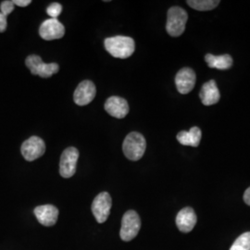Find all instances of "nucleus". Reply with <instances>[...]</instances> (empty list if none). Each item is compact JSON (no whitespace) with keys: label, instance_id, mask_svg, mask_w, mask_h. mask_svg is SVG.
<instances>
[{"label":"nucleus","instance_id":"obj_1","mask_svg":"<svg viewBox=\"0 0 250 250\" xmlns=\"http://www.w3.org/2000/svg\"><path fill=\"white\" fill-rule=\"evenodd\" d=\"M104 45L107 52L118 59H127L131 57L135 49L134 39L128 36L108 37L105 39Z\"/></svg>","mask_w":250,"mask_h":250},{"label":"nucleus","instance_id":"obj_2","mask_svg":"<svg viewBox=\"0 0 250 250\" xmlns=\"http://www.w3.org/2000/svg\"><path fill=\"white\" fill-rule=\"evenodd\" d=\"M146 142L143 134L132 132L125 137L123 144V150L125 157L130 161H139L145 154Z\"/></svg>","mask_w":250,"mask_h":250},{"label":"nucleus","instance_id":"obj_3","mask_svg":"<svg viewBox=\"0 0 250 250\" xmlns=\"http://www.w3.org/2000/svg\"><path fill=\"white\" fill-rule=\"evenodd\" d=\"M188 19V13L185 9L180 7L170 8L168 11V18L166 23L167 33L173 37H177L184 34Z\"/></svg>","mask_w":250,"mask_h":250},{"label":"nucleus","instance_id":"obj_4","mask_svg":"<svg viewBox=\"0 0 250 250\" xmlns=\"http://www.w3.org/2000/svg\"><path fill=\"white\" fill-rule=\"evenodd\" d=\"M25 64L33 75H38L42 78H49L60 70V66L57 63H45L37 55L28 56Z\"/></svg>","mask_w":250,"mask_h":250},{"label":"nucleus","instance_id":"obj_5","mask_svg":"<svg viewBox=\"0 0 250 250\" xmlns=\"http://www.w3.org/2000/svg\"><path fill=\"white\" fill-rule=\"evenodd\" d=\"M141 228V220L139 215L134 210H128L125 212L122 220V227L120 236L122 240L129 242L133 240L138 234Z\"/></svg>","mask_w":250,"mask_h":250},{"label":"nucleus","instance_id":"obj_6","mask_svg":"<svg viewBox=\"0 0 250 250\" xmlns=\"http://www.w3.org/2000/svg\"><path fill=\"white\" fill-rule=\"evenodd\" d=\"M78 159L79 151L73 146H70L63 151L60 162V173L63 178H71L75 174Z\"/></svg>","mask_w":250,"mask_h":250},{"label":"nucleus","instance_id":"obj_7","mask_svg":"<svg viewBox=\"0 0 250 250\" xmlns=\"http://www.w3.org/2000/svg\"><path fill=\"white\" fill-rule=\"evenodd\" d=\"M111 206L112 200L107 192H102L96 197L92 203V211L98 223L103 224L107 221Z\"/></svg>","mask_w":250,"mask_h":250},{"label":"nucleus","instance_id":"obj_8","mask_svg":"<svg viewBox=\"0 0 250 250\" xmlns=\"http://www.w3.org/2000/svg\"><path fill=\"white\" fill-rule=\"evenodd\" d=\"M21 152L26 161H36L45 154V142L38 136H32L22 143Z\"/></svg>","mask_w":250,"mask_h":250},{"label":"nucleus","instance_id":"obj_9","mask_svg":"<svg viewBox=\"0 0 250 250\" xmlns=\"http://www.w3.org/2000/svg\"><path fill=\"white\" fill-rule=\"evenodd\" d=\"M39 35L46 41L61 39L65 35V27L58 19H48L41 24Z\"/></svg>","mask_w":250,"mask_h":250},{"label":"nucleus","instance_id":"obj_10","mask_svg":"<svg viewBox=\"0 0 250 250\" xmlns=\"http://www.w3.org/2000/svg\"><path fill=\"white\" fill-rule=\"evenodd\" d=\"M96 85L89 80L83 81L73 94V100L78 106H85L91 103L96 97Z\"/></svg>","mask_w":250,"mask_h":250},{"label":"nucleus","instance_id":"obj_11","mask_svg":"<svg viewBox=\"0 0 250 250\" xmlns=\"http://www.w3.org/2000/svg\"><path fill=\"white\" fill-rule=\"evenodd\" d=\"M197 81L196 72L190 68L181 69L175 76V84L179 93L187 95L194 89Z\"/></svg>","mask_w":250,"mask_h":250},{"label":"nucleus","instance_id":"obj_12","mask_svg":"<svg viewBox=\"0 0 250 250\" xmlns=\"http://www.w3.org/2000/svg\"><path fill=\"white\" fill-rule=\"evenodd\" d=\"M37 221L46 227L53 226L58 221L59 209L53 205L36 207L34 210Z\"/></svg>","mask_w":250,"mask_h":250},{"label":"nucleus","instance_id":"obj_13","mask_svg":"<svg viewBox=\"0 0 250 250\" xmlns=\"http://www.w3.org/2000/svg\"><path fill=\"white\" fill-rule=\"evenodd\" d=\"M197 221L195 210L190 207H187L179 211L176 217V225L181 232L187 233L194 229L197 224Z\"/></svg>","mask_w":250,"mask_h":250},{"label":"nucleus","instance_id":"obj_14","mask_svg":"<svg viewBox=\"0 0 250 250\" xmlns=\"http://www.w3.org/2000/svg\"><path fill=\"white\" fill-rule=\"evenodd\" d=\"M105 109L110 116L124 119L129 113L128 102L120 97H111L105 103Z\"/></svg>","mask_w":250,"mask_h":250},{"label":"nucleus","instance_id":"obj_15","mask_svg":"<svg viewBox=\"0 0 250 250\" xmlns=\"http://www.w3.org/2000/svg\"><path fill=\"white\" fill-rule=\"evenodd\" d=\"M199 98L205 106H211L219 102L221 99V93L214 80L208 81L202 85Z\"/></svg>","mask_w":250,"mask_h":250},{"label":"nucleus","instance_id":"obj_16","mask_svg":"<svg viewBox=\"0 0 250 250\" xmlns=\"http://www.w3.org/2000/svg\"><path fill=\"white\" fill-rule=\"evenodd\" d=\"M202 133L201 130L195 126L192 127L189 131H182L177 134V140L179 143L183 146H191L194 147H197L199 146L201 140Z\"/></svg>","mask_w":250,"mask_h":250},{"label":"nucleus","instance_id":"obj_17","mask_svg":"<svg viewBox=\"0 0 250 250\" xmlns=\"http://www.w3.org/2000/svg\"><path fill=\"white\" fill-rule=\"evenodd\" d=\"M205 62L208 63V66L209 68L221 70V71L228 70L232 66V57L228 54L221 55V56L207 54L205 56Z\"/></svg>","mask_w":250,"mask_h":250},{"label":"nucleus","instance_id":"obj_18","mask_svg":"<svg viewBox=\"0 0 250 250\" xmlns=\"http://www.w3.org/2000/svg\"><path fill=\"white\" fill-rule=\"evenodd\" d=\"M189 7L197 9L198 11L211 10L218 7L220 4L219 0H188L187 1Z\"/></svg>","mask_w":250,"mask_h":250},{"label":"nucleus","instance_id":"obj_19","mask_svg":"<svg viewBox=\"0 0 250 250\" xmlns=\"http://www.w3.org/2000/svg\"><path fill=\"white\" fill-rule=\"evenodd\" d=\"M230 250H250V232L241 234L232 244Z\"/></svg>","mask_w":250,"mask_h":250},{"label":"nucleus","instance_id":"obj_20","mask_svg":"<svg viewBox=\"0 0 250 250\" xmlns=\"http://www.w3.org/2000/svg\"><path fill=\"white\" fill-rule=\"evenodd\" d=\"M62 6L60 3H52L47 9L46 13L48 16H50L51 19H57L62 13Z\"/></svg>","mask_w":250,"mask_h":250},{"label":"nucleus","instance_id":"obj_21","mask_svg":"<svg viewBox=\"0 0 250 250\" xmlns=\"http://www.w3.org/2000/svg\"><path fill=\"white\" fill-rule=\"evenodd\" d=\"M14 7H15V5H14V3H13V1H9V0H5V1H3L2 3H1V5H0V12L3 14V15H5L6 17H8L9 14L14 10Z\"/></svg>","mask_w":250,"mask_h":250},{"label":"nucleus","instance_id":"obj_22","mask_svg":"<svg viewBox=\"0 0 250 250\" xmlns=\"http://www.w3.org/2000/svg\"><path fill=\"white\" fill-rule=\"evenodd\" d=\"M5 15H3L1 12H0V33H4L7 29L8 26V21Z\"/></svg>","mask_w":250,"mask_h":250},{"label":"nucleus","instance_id":"obj_23","mask_svg":"<svg viewBox=\"0 0 250 250\" xmlns=\"http://www.w3.org/2000/svg\"><path fill=\"white\" fill-rule=\"evenodd\" d=\"M13 3L14 5H17L19 7H27L32 3V1L31 0H14Z\"/></svg>","mask_w":250,"mask_h":250},{"label":"nucleus","instance_id":"obj_24","mask_svg":"<svg viewBox=\"0 0 250 250\" xmlns=\"http://www.w3.org/2000/svg\"><path fill=\"white\" fill-rule=\"evenodd\" d=\"M244 201L250 207V188H248L244 194Z\"/></svg>","mask_w":250,"mask_h":250}]
</instances>
